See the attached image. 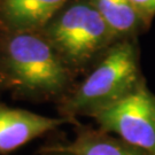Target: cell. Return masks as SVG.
I'll return each instance as SVG.
<instances>
[{"label": "cell", "instance_id": "cell-1", "mask_svg": "<svg viewBox=\"0 0 155 155\" xmlns=\"http://www.w3.org/2000/svg\"><path fill=\"white\" fill-rule=\"evenodd\" d=\"M138 55L130 41L114 45L69 101L71 113L94 111L122 99L139 83Z\"/></svg>", "mask_w": 155, "mask_h": 155}, {"label": "cell", "instance_id": "cell-2", "mask_svg": "<svg viewBox=\"0 0 155 155\" xmlns=\"http://www.w3.org/2000/svg\"><path fill=\"white\" fill-rule=\"evenodd\" d=\"M47 37L69 62L83 63L115 36L93 6L78 2L51 21Z\"/></svg>", "mask_w": 155, "mask_h": 155}, {"label": "cell", "instance_id": "cell-3", "mask_svg": "<svg viewBox=\"0 0 155 155\" xmlns=\"http://www.w3.org/2000/svg\"><path fill=\"white\" fill-rule=\"evenodd\" d=\"M100 129L155 155V95L143 82L116 102L91 114Z\"/></svg>", "mask_w": 155, "mask_h": 155}, {"label": "cell", "instance_id": "cell-4", "mask_svg": "<svg viewBox=\"0 0 155 155\" xmlns=\"http://www.w3.org/2000/svg\"><path fill=\"white\" fill-rule=\"evenodd\" d=\"M7 61L17 81L30 90L54 92L66 83V69L56 50L37 35L22 32L12 37Z\"/></svg>", "mask_w": 155, "mask_h": 155}, {"label": "cell", "instance_id": "cell-5", "mask_svg": "<svg viewBox=\"0 0 155 155\" xmlns=\"http://www.w3.org/2000/svg\"><path fill=\"white\" fill-rule=\"evenodd\" d=\"M67 122L17 108L0 106V154H8Z\"/></svg>", "mask_w": 155, "mask_h": 155}, {"label": "cell", "instance_id": "cell-6", "mask_svg": "<svg viewBox=\"0 0 155 155\" xmlns=\"http://www.w3.org/2000/svg\"><path fill=\"white\" fill-rule=\"evenodd\" d=\"M71 155H150L105 131L82 130L70 144L50 148Z\"/></svg>", "mask_w": 155, "mask_h": 155}, {"label": "cell", "instance_id": "cell-7", "mask_svg": "<svg viewBox=\"0 0 155 155\" xmlns=\"http://www.w3.org/2000/svg\"><path fill=\"white\" fill-rule=\"evenodd\" d=\"M67 0H6L4 15L17 29L46 25L58 15Z\"/></svg>", "mask_w": 155, "mask_h": 155}, {"label": "cell", "instance_id": "cell-8", "mask_svg": "<svg viewBox=\"0 0 155 155\" xmlns=\"http://www.w3.org/2000/svg\"><path fill=\"white\" fill-rule=\"evenodd\" d=\"M114 36L133 32L144 22L130 0H91Z\"/></svg>", "mask_w": 155, "mask_h": 155}, {"label": "cell", "instance_id": "cell-9", "mask_svg": "<svg viewBox=\"0 0 155 155\" xmlns=\"http://www.w3.org/2000/svg\"><path fill=\"white\" fill-rule=\"evenodd\" d=\"M144 21H148L155 14V0H130Z\"/></svg>", "mask_w": 155, "mask_h": 155}, {"label": "cell", "instance_id": "cell-10", "mask_svg": "<svg viewBox=\"0 0 155 155\" xmlns=\"http://www.w3.org/2000/svg\"><path fill=\"white\" fill-rule=\"evenodd\" d=\"M47 155H71V154H69V153H64V152H59V150H47Z\"/></svg>", "mask_w": 155, "mask_h": 155}]
</instances>
